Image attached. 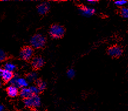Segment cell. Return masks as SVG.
I'll use <instances>...</instances> for the list:
<instances>
[{"mask_svg":"<svg viewBox=\"0 0 128 111\" xmlns=\"http://www.w3.org/2000/svg\"><path fill=\"white\" fill-rule=\"evenodd\" d=\"M46 38L42 35L36 34L31 38V44L34 48L39 49L42 48L46 44Z\"/></svg>","mask_w":128,"mask_h":111,"instance_id":"1","label":"cell"},{"mask_svg":"<svg viewBox=\"0 0 128 111\" xmlns=\"http://www.w3.org/2000/svg\"><path fill=\"white\" fill-rule=\"evenodd\" d=\"M65 30L63 26L60 25H53L50 29V34L55 39L62 38L65 34Z\"/></svg>","mask_w":128,"mask_h":111,"instance_id":"2","label":"cell"},{"mask_svg":"<svg viewBox=\"0 0 128 111\" xmlns=\"http://www.w3.org/2000/svg\"><path fill=\"white\" fill-rule=\"evenodd\" d=\"M41 104V98L38 95H33L24 100L25 105L28 108H38Z\"/></svg>","mask_w":128,"mask_h":111,"instance_id":"3","label":"cell"},{"mask_svg":"<svg viewBox=\"0 0 128 111\" xmlns=\"http://www.w3.org/2000/svg\"><path fill=\"white\" fill-rule=\"evenodd\" d=\"M34 54L32 48L30 46L24 47L20 52V57L25 60H31Z\"/></svg>","mask_w":128,"mask_h":111,"instance_id":"4","label":"cell"},{"mask_svg":"<svg viewBox=\"0 0 128 111\" xmlns=\"http://www.w3.org/2000/svg\"><path fill=\"white\" fill-rule=\"evenodd\" d=\"M10 82V84H11V85L16 86L17 88L18 87L21 88H27L28 85V81L24 78H16V77H14Z\"/></svg>","mask_w":128,"mask_h":111,"instance_id":"5","label":"cell"},{"mask_svg":"<svg viewBox=\"0 0 128 111\" xmlns=\"http://www.w3.org/2000/svg\"><path fill=\"white\" fill-rule=\"evenodd\" d=\"M108 53L110 56L114 58H118L122 55V49L119 46H114L110 47L108 51Z\"/></svg>","mask_w":128,"mask_h":111,"instance_id":"6","label":"cell"},{"mask_svg":"<svg viewBox=\"0 0 128 111\" xmlns=\"http://www.w3.org/2000/svg\"><path fill=\"white\" fill-rule=\"evenodd\" d=\"M80 11L82 16H86V17H89V16H92L95 12V9L85 6H82L81 7H80Z\"/></svg>","mask_w":128,"mask_h":111,"instance_id":"7","label":"cell"},{"mask_svg":"<svg viewBox=\"0 0 128 111\" xmlns=\"http://www.w3.org/2000/svg\"><path fill=\"white\" fill-rule=\"evenodd\" d=\"M44 60L41 56L35 57L32 61V65L35 69L41 68L44 65Z\"/></svg>","mask_w":128,"mask_h":111,"instance_id":"8","label":"cell"},{"mask_svg":"<svg viewBox=\"0 0 128 111\" xmlns=\"http://www.w3.org/2000/svg\"><path fill=\"white\" fill-rule=\"evenodd\" d=\"M50 9V4L47 2H43L38 6V12L41 15H45L48 12Z\"/></svg>","mask_w":128,"mask_h":111,"instance_id":"9","label":"cell"},{"mask_svg":"<svg viewBox=\"0 0 128 111\" xmlns=\"http://www.w3.org/2000/svg\"><path fill=\"white\" fill-rule=\"evenodd\" d=\"M7 94L10 97H16L19 94V90L16 86L11 85L7 88Z\"/></svg>","mask_w":128,"mask_h":111,"instance_id":"10","label":"cell"},{"mask_svg":"<svg viewBox=\"0 0 128 111\" xmlns=\"http://www.w3.org/2000/svg\"><path fill=\"white\" fill-rule=\"evenodd\" d=\"M2 80L5 82H10L12 80V79L14 78V74L13 72L8 71L6 70H3L2 75H1Z\"/></svg>","mask_w":128,"mask_h":111,"instance_id":"11","label":"cell"},{"mask_svg":"<svg viewBox=\"0 0 128 111\" xmlns=\"http://www.w3.org/2000/svg\"><path fill=\"white\" fill-rule=\"evenodd\" d=\"M20 95H21V97L24 98L26 99L28 98L31 97L32 95V92L30 90V88H22V90L20 91Z\"/></svg>","mask_w":128,"mask_h":111,"instance_id":"12","label":"cell"},{"mask_svg":"<svg viewBox=\"0 0 128 111\" xmlns=\"http://www.w3.org/2000/svg\"><path fill=\"white\" fill-rule=\"evenodd\" d=\"M16 70V65L14 64L8 62L6 63L5 65V70H8V71L13 72Z\"/></svg>","mask_w":128,"mask_h":111,"instance_id":"13","label":"cell"},{"mask_svg":"<svg viewBox=\"0 0 128 111\" xmlns=\"http://www.w3.org/2000/svg\"><path fill=\"white\" fill-rule=\"evenodd\" d=\"M37 87H38V89H39L40 92L43 91L44 90H45V89L46 88V84H45V82L42 81L41 80H39L37 81Z\"/></svg>","mask_w":128,"mask_h":111,"instance_id":"14","label":"cell"},{"mask_svg":"<svg viewBox=\"0 0 128 111\" xmlns=\"http://www.w3.org/2000/svg\"><path fill=\"white\" fill-rule=\"evenodd\" d=\"M30 90L32 94V95H38V94H40V90L39 89H38V87L36 86H32L30 88Z\"/></svg>","mask_w":128,"mask_h":111,"instance_id":"15","label":"cell"},{"mask_svg":"<svg viewBox=\"0 0 128 111\" xmlns=\"http://www.w3.org/2000/svg\"><path fill=\"white\" fill-rule=\"evenodd\" d=\"M28 80L30 81H34L37 80V74L35 72H32L28 75Z\"/></svg>","mask_w":128,"mask_h":111,"instance_id":"16","label":"cell"},{"mask_svg":"<svg viewBox=\"0 0 128 111\" xmlns=\"http://www.w3.org/2000/svg\"><path fill=\"white\" fill-rule=\"evenodd\" d=\"M120 14L123 17L127 18L128 17V9L127 8L124 7L120 10Z\"/></svg>","mask_w":128,"mask_h":111,"instance_id":"17","label":"cell"},{"mask_svg":"<svg viewBox=\"0 0 128 111\" xmlns=\"http://www.w3.org/2000/svg\"><path fill=\"white\" fill-rule=\"evenodd\" d=\"M6 58V52L2 50H0V62L4 61Z\"/></svg>","mask_w":128,"mask_h":111,"instance_id":"18","label":"cell"},{"mask_svg":"<svg viewBox=\"0 0 128 111\" xmlns=\"http://www.w3.org/2000/svg\"><path fill=\"white\" fill-rule=\"evenodd\" d=\"M67 75H68V76L70 78H74L75 75V70H72V69H70V70H68V72H67Z\"/></svg>","mask_w":128,"mask_h":111,"instance_id":"19","label":"cell"},{"mask_svg":"<svg viewBox=\"0 0 128 111\" xmlns=\"http://www.w3.org/2000/svg\"><path fill=\"white\" fill-rule=\"evenodd\" d=\"M127 1L125 0H121V1H117L114 2V4L118 6H122L127 4Z\"/></svg>","mask_w":128,"mask_h":111,"instance_id":"20","label":"cell"},{"mask_svg":"<svg viewBox=\"0 0 128 111\" xmlns=\"http://www.w3.org/2000/svg\"><path fill=\"white\" fill-rule=\"evenodd\" d=\"M88 2L89 4H95L96 3L97 1H96V0H88Z\"/></svg>","mask_w":128,"mask_h":111,"instance_id":"21","label":"cell"},{"mask_svg":"<svg viewBox=\"0 0 128 111\" xmlns=\"http://www.w3.org/2000/svg\"><path fill=\"white\" fill-rule=\"evenodd\" d=\"M4 106L1 104H0V111H4Z\"/></svg>","mask_w":128,"mask_h":111,"instance_id":"22","label":"cell"},{"mask_svg":"<svg viewBox=\"0 0 128 111\" xmlns=\"http://www.w3.org/2000/svg\"><path fill=\"white\" fill-rule=\"evenodd\" d=\"M2 71H3V70H2V69H1V68H0V77L1 76V75H2Z\"/></svg>","mask_w":128,"mask_h":111,"instance_id":"23","label":"cell"},{"mask_svg":"<svg viewBox=\"0 0 128 111\" xmlns=\"http://www.w3.org/2000/svg\"><path fill=\"white\" fill-rule=\"evenodd\" d=\"M0 86H1V82H0Z\"/></svg>","mask_w":128,"mask_h":111,"instance_id":"24","label":"cell"}]
</instances>
